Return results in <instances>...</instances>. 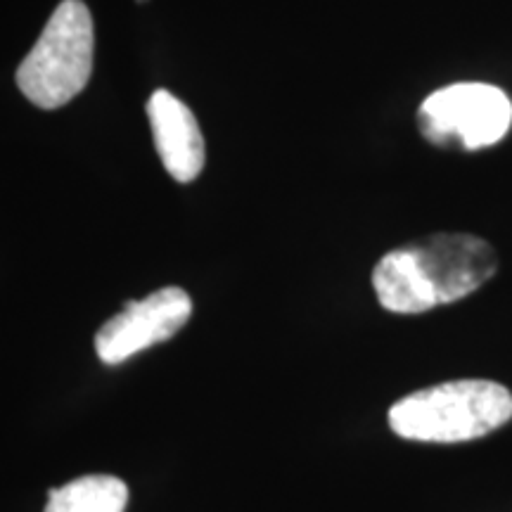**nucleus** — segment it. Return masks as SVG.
<instances>
[{"instance_id": "obj_4", "label": "nucleus", "mask_w": 512, "mask_h": 512, "mask_svg": "<svg viewBox=\"0 0 512 512\" xmlns=\"http://www.w3.org/2000/svg\"><path fill=\"white\" fill-rule=\"evenodd\" d=\"M418 126L422 136L439 147L482 150L510 131L512 102L489 83H453L422 102Z\"/></svg>"}, {"instance_id": "obj_6", "label": "nucleus", "mask_w": 512, "mask_h": 512, "mask_svg": "<svg viewBox=\"0 0 512 512\" xmlns=\"http://www.w3.org/2000/svg\"><path fill=\"white\" fill-rule=\"evenodd\" d=\"M147 119L164 169L178 183H190L202 174L204 136L190 107L169 91H155L147 100Z\"/></svg>"}, {"instance_id": "obj_3", "label": "nucleus", "mask_w": 512, "mask_h": 512, "mask_svg": "<svg viewBox=\"0 0 512 512\" xmlns=\"http://www.w3.org/2000/svg\"><path fill=\"white\" fill-rule=\"evenodd\" d=\"M95 29L81 0H62L46 29L17 69L24 98L41 110H57L79 95L93 74Z\"/></svg>"}, {"instance_id": "obj_5", "label": "nucleus", "mask_w": 512, "mask_h": 512, "mask_svg": "<svg viewBox=\"0 0 512 512\" xmlns=\"http://www.w3.org/2000/svg\"><path fill=\"white\" fill-rule=\"evenodd\" d=\"M192 316V299L181 287H162L145 299L126 304L95 335V351L107 366H119L140 351L162 344L185 328Z\"/></svg>"}, {"instance_id": "obj_1", "label": "nucleus", "mask_w": 512, "mask_h": 512, "mask_svg": "<svg viewBox=\"0 0 512 512\" xmlns=\"http://www.w3.org/2000/svg\"><path fill=\"white\" fill-rule=\"evenodd\" d=\"M494 247L475 235H434L384 254L373 271L382 309L425 313L453 304L494 278Z\"/></svg>"}, {"instance_id": "obj_2", "label": "nucleus", "mask_w": 512, "mask_h": 512, "mask_svg": "<svg viewBox=\"0 0 512 512\" xmlns=\"http://www.w3.org/2000/svg\"><path fill=\"white\" fill-rule=\"evenodd\" d=\"M512 420V394L491 380H456L403 396L389 408L401 439L460 444L482 439Z\"/></svg>"}, {"instance_id": "obj_7", "label": "nucleus", "mask_w": 512, "mask_h": 512, "mask_svg": "<svg viewBox=\"0 0 512 512\" xmlns=\"http://www.w3.org/2000/svg\"><path fill=\"white\" fill-rule=\"evenodd\" d=\"M128 486L112 475H88L53 489L46 512H124Z\"/></svg>"}]
</instances>
